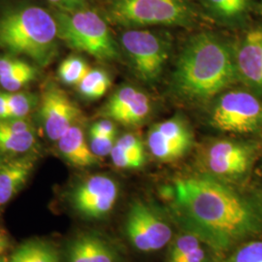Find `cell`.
I'll list each match as a JSON object with an SVG mask.
<instances>
[{
	"label": "cell",
	"mask_w": 262,
	"mask_h": 262,
	"mask_svg": "<svg viewBox=\"0 0 262 262\" xmlns=\"http://www.w3.org/2000/svg\"><path fill=\"white\" fill-rule=\"evenodd\" d=\"M175 200L187 229L216 251H227L262 232L257 205L217 179L178 180Z\"/></svg>",
	"instance_id": "6da1fadb"
},
{
	"label": "cell",
	"mask_w": 262,
	"mask_h": 262,
	"mask_svg": "<svg viewBox=\"0 0 262 262\" xmlns=\"http://www.w3.org/2000/svg\"><path fill=\"white\" fill-rule=\"evenodd\" d=\"M236 74L229 48L214 35L201 33L187 42L179 56L173 84L181 95L204 100L232 84Z\"/></svg>",
	"instance_id": "7a4b0ae2"
},
{
	"label": "cell",
	"mask_w": 262,
	"mask_h": 262,
	"mask_svg": "<svg viewBox=\"0 0 262 262\" xmlns=\"http://www.w3.org/2000/svg\"><path fill=\"white\" fill-rule=\"evenodd\" d=\"M57 25L47 10L27 5L0 14V50L48 66L57 55Z\"/></svg>",
	"instance_id": "3957f363"
},
{
	"label": "cell",
	"mask_w": 262,
	"mask_h": 262,
	"mask_svg": "<svg viewBox=\"0 0 262 262\" xmlns=\"http://www.w3.org/2000/svg\"><path fill=\"white\" fill-rule=\"evenodd\" d=\"M58 38L76 51L103 61L117 60L119 48L104 20L91 10L60 12L56 17Z\"/></svg>",
	"instance_id": "277c9868"
},
{
	"label": "cell",
	"mask_w": 262,
	"mask_h": 262,
	"mask_svg": "<svg viewBox=\"0 0 262 262\" xmlns=\"http://www.w3.org/2000/svg\"><path fill=\"white\" fill-rule=\"evenodd\" d=\"M109 14L122 26H187L191 12L184 0H113Z\"/></svg>",
	"instance_id": "5b68a950"
},
{
	"label": "cell",
	"mask_w": 262,
	"mask_h": 262,
	"mask_svg": "<svg viewBox=\"0 0 262 262\" xmlns=\"http://www.w3.org/2000/svg\"><path fill=\"white\" fill-rule=\"evenodd\" d=\"M124 231L132 247L142 253H155L166 247L173 229L162 215L143 201H135L127 212Z\"/></svg>",
	"instance_id": "8992f818"
},
{
	"label": "cell",
	"mask_w": 262,
	"mask_h": 262,
	"mask_svg": "<svg viewBox=\"0 0 262 262\" xmlns=\"http://www.w3.org/2000/svg\"><path fill=\"white\" fill-rule=\"evenodd\" d=\"M211 123L219 130L250 133L262 129V102L246 92H228L215 102Z\"/></svg>",
	"instance_id": "52a82bcc"
},
{
	"label": "cell",
	"mask_w": 262,
	"mask_h": 262,
	"mask_svg": "<svg viewBox=\"0 0 262 262\" xmlns=\"http://www.w3.org/2000/svg\"><path fill=\"white\" fill-rule=\"evenodd\" d=\"M121 44L139 79L156 82L168 59L166 42L148 30L131 29L122 33Z\"/></svg>",
	"instance_id": "ba28073f"
},
{
	"label": "cell",
	"mask_w": 262,
	"mask_h": 262,
	"mask_svg": "<svg viewBox=\"0 0 262 262\" xmlns=\"http://www.w3.org/2000/svg\"><path fill=\"white\" fill-rule=\"evenodd\" d=\"M255 150L251 145L231 140L211 143L203 152L202 163L207 172L216 179L236 180L252 168Z\"/></svg>",
	"instance_id": "9c48e42d"
},
{
	"label": "cell",
	"mask_w": 262,
	"mask_h": 262,
	"mask_svg": "<svg viewBox=\"0 0 262 262\" xmlns=\"http://www.w3.org/2000/svg\"><path fill=\"white\" fill-rule=\"evenodd\" d=\"M119 195L120 187L114 179L105 175H94L73 188L70 202L80 215L99 220L112 212Z\"/></svg>",
	"instance_id": "30bf717a"
},
{
	"label": "cell",
	"mask_w": 262,
	"mask_h": 262,
	"mask_svg": "<svg viewBox=\"0 0 262 262\" xmlns=\"http://www.w3.org/2000/svg\"><path fill=\"white\" fill-rule=\"evenodd\" d=\"M80 111L67 94L56 85H50L39 100V120L50 140L57 141L72 125Z\"/></svg>",
	"instance_id": "8fae6325"
},
{
	"label": "cell",
	"mask_w": 262,
	"mask_h": 262,
	"mask_svg": "<svg viewBox=\"0 0 262 262\" xmlns=\"http://www.w3.org/2000/svg\"><path fill=\"white\" fill-rule=\"evenodd\" d=\"M192 145V134L187 123L179 118L155 124L148 134L150 154L160 161L182 158Z\"/></svg>",
	"instance_id": "7c38bea8"
},
{
	"label": "cell",
	"mask_w": 262,
	"mask_h": 262,
	"mask_svg": "<svg viewBox=\"0 0 262 262\" xmlns=\"http://www.w3.org/2000/svg\"><path fill=\"white\" fill-rule=\"evenodd\" d=\"M150 111L148 95L131 85H124L110 97L103 115L126 125L140 123Z\"/></svg>",
	"instance_id": "4fadbf2b"
},
{
	"label": "cell",
	"mask_w": 262,
	"mask_h": 262,
	"mask_svg": "<svg viewBox=\"0 0 262 262\" xmlns=\"http://www.w3.org/2000/svg\"><path fill=\"white\" fill-rule=\"evenodd\" d=\"M234 60L237 74L249 85L262 91V28L246 34L236 50Z\"/></svg>",
	"instance_id": "5bb4252c"
},
{
	"label": "cell",
	"mask_w": 262,
	"mask_h": 262,
	"mask_svg": "<svg viewBox=\"0 0 262 262\" xmlns=\"http://www.w3.org/2000/svg\"><path fill=\"white\" fill-rule=\"evenodd\" d=\"M35 144L34 126L28 118L0 119V159L26 155Z\"/></svg>",
	"instance_id": "9a60e30c"
},
{
	"label": "cell",
	"mask_w": 262,
	"mask_h": 262,
	"mask_svg": "<svg viewBox=\"0 0 262 262\" xmlns=\"http://www.w3.org/2000/svg\"><path fill=\"white\" fill-rule=\"evenodd\" d=\"M36 158L26 154L0 159V206L7 204L27 184Z\"/></svg>",
	"instance_id": "2e32d148"
},
{
	"label": "cell",
	"mask_w": 262,
	"mask_h": 262,
	"mask_svg": "<svg viewBox=\"0 0 262 262\" xmlns=\"http://www.w3.org/2000/svg\"><path fill=\"white\" fill-rule=\"evenodd\" d=\"M67 262H120L114 246L94 233L79 235L67 248Z\"/></svg>",
	"instance_id": "e0dca14e"
},
{
	"label": "cell",
	"mask_w": 262,
	"mask_h": 262,
	"mask_svg": "<svg viewBox=\"0 0 262 262\" xmlns=\"http://www.w3.org/2000/svg\"><path fill=\"white\" fill-rule=\"evenodd\" d=\"M59 154L72 165L89 167L97 163L98 158L86 143L82 128L74 124L56 141Z\"/></svg>",
	"instance_id": "ac0fdd59"
},
{
	"label": "cell",
	"mask_w": 262,
	"mask_h": 262,
	"mask_svg": "<svg viewBox=\"0 0 262 262\" xmlns=\"http://www.w3.org/2000/svg\"><path fill=\"white\" fill-rule=\"evenodd\" d=\"M205 245L193 232L180 235L172 242L166 262H211Z\"/></svg>",
	"instance_id": "d6986e66"
},
{
	"label": "cell",
	"mask_w": 262,
	"mask_h": 262,
	"mask_svg": "<svg viewBox=\"0 0 262 262\" xmlns=\"http://www.w3.org/2000/svg\"><path fill=\"white\" fill-rule=\"evenodd\" d=\"M11 262H61L56 250L44 242L29 241L12 254Z\"/></svg>",
	"instance_id": "ffe728a7"
},
{
	"label": "cell",
	"mask_w": 262,
	"mask_h": 262,
	"mask_svg": "<svg viewBox=\"0 0 262 262\" xmlns=\"http://www.w3.org/2000/svg\"><path fill=\"white\" fill-rule=\"evenodd\" d=\"M111 85L108 74L100 69H91L78 84L79 92L89 99H97L107 93Z\"/></svg>",
	"instance_id": "44dd1931"
},
{
	"label": "cell",
	"mask_w": 262,
	"mask_h": 262,
	"mask_svg": "<svg viewBox=\"0 0 262 262\" xmlns=\"http://www.w3.org/2000/svg\"><path fill=\"white\" fill-rule=\"evenodd\" d=\"M90 70V66L82 57L70 56L60 63L57 73L62 83L78 85Z\"/></svg>",
	"instance_id": "7402d4cb"
},
{
	"label": "cell",
	"mask_w": 262,
	"mask_h": 262,
	"mask_svg": "<svg viewBox=\"0 0 262 262\" xmlns=\"http://www.w3.org/2000/svg\"><path fill=\"white\" fill-rule=\"evenodd\" d=\"M6 96L11 118H28L39 103L36 95L25 92H6Z\"/></svg>",
	"instance_id": "603a6c76"
},
{
	"label": "cell",
	"mask_w": 262,
	"mask_h": 262,
	"mask_svg": "<svg viewBox=\"0 0 262 262\" xmlns=\"http://www.w3.org/2000/svg\"><path fill=\"white\" fill-rule=\"evenodd\" d=\"M35 67L19 56L6 54L0 56V82L16 78Z\"/></svg>",
	"instance_id": "cb8c5ba5"
},
{
	"label": "cell",
	"mask_w": 262,
	"mask_h": 262,
	"mask_svg": "<svg viewBox=\"0 0 262 262\" xmlns=\"http://www.w3.org/2000/svg\"><path fill=\"white\" fill-rule=\"evenodd\" d=\"M206 2L219 16L226 19L241 16L248 7V0H206Z\"/></svg>",
	"instance_id": "d4e9b609"
},
{
	"label": "cell",
	"mask_w": 262,
	"mask_h": 262,
	"mask_svg": "<svg viewBox=\"0 0 262 262\" xmlns=\"http://www.w3.org/2000/svg\"><path fill=\"white\" fill-rule=\"evenodd\" d=\"M110 156L114 165L120 169L141 168L146 160L145 155L132 152L130 150L122 149L116 144Z\"/></svg>",
	"instance_id": "484cf974"
},
{
	"label": "cell",
	"mask_w": 262,
	"mask_h": 262,
	"mask_svg": "<svg viewBox=\"0 0 262 262\" xmlns=\"http://www.w3.org/2000/svg\"><path fill=\"white\" fill-rule=\"evenodd\" d=\"M225 262H262V240L244 243Z\"/></svg>",
	"instance_id": "4316f807"
},
{
	"label": "cell",
	"mask_w": 262,
	"mask_h": 262,
	"mask_svg": "<svg viewBox=\"0 0 262 262\" xmlns=\"http://www.w3.org/2000/svg\"><path fill=\"white\" fill-rule=\"evenodd\" d=\"M114 136L90 134V147L97 158L106 157L111 154L116 144Z\"/></svg>",
	"instance_id": "83f0119b"
},
{
	"label": "cell",
	"mask_w": 262,
	"mask_h": 262,
	"mask_svg": "<svg viewBox=\"0 0 262 262\" xmlns=\"http://www.w3.org/2000/svg\"><path fill=\"white\" fill-rule=\"evenodd\" d=\"M116 145L132 152L145 155V149L142 141L134 134H124L116 141Z\"/></svg>",
	"instance_id": "f1b7e54d"
},
{
	"label": "cell",
	"mask_w": 262,
	"mask_h": 262,
	"mask_svg": "<svg viewBox=\"0 0 262 262\" xmlns=\"http://www.w3.org/2000/svg\"><path fill=\"white\" fill-rule=\"evenodd\" d=\"M90 134L116 137V125L109 119L102 120L94 123V125L91 127Z\"/></svg>",
	"instance_id": "f546056e"
},
{
	"label": "cell",
	"mask_w": 262,
	"mask_h": 262,
	"mask_svg": "<svg viewBox=\"0 0 262 262\" xmlns=\"http://www.w3.org/2000/svg\"><path fill=\"white\" fill-rule=\"evenodd\" d=\"M48 1L64 11L76 9L84 2V0H48Z\"/></svg>",
	"instance_id": "4dcf8cb0"
},
{
	"label": "cell",
	"mask_w": 262,
	"mask_h": 262,
	"mask_svg": "<svg viewBox=\"0 0 262 262\" xmlns=\"http://www.w3.org/2000/svg\"><path fill=\"white\" fill-rule=\"evenodd\" d=\"M11 118L6 92H0V119Z\"/></svg>",
	"instance_id": "1f68e13d"
},
{
	"label": "cell",
	"mask_w": 262,
	"mask_h": 262,
	"mask_svg": "<svg viewBox=\"0 0 262 262\" xmlns=\"http://www.w3.org/2000/svg\"><path fill=\"white\" fill-rule=\"evenodd\" d=\"M10 242L8 236L3 231H0V255L9 248Z\"/></svg>",
	"instance_id": "d6a6232c"
},
{
	"label": "cell",
	"mask_w": 262,
	"mask_h": 262,
	"mask_svg": "<svg viewBox=\"0 0 262 262\" xmlns=\"http://www.w3.org/2000/svg\"><path fill=\"white\" fill-rule=\"evenodd\" d=\"M257 207L259 208V210H260L262 214V190L260 191V194H259V202L257 204Z\"/></svg>",
	"instance_id": "836d02e7"
},
{
	"label": "cell",
	"mask_w": 262,
	"mask_h": 262,
	"mask_svg": "<svg viewBox=\"0 0 262 262\" xmlns=\"http://www.w3.org/2000/svg\"><path fill=\"white\" fill-rule=\"evenodd\" d=\"M0 262H11V261H10V259H8V258H6V257H3V256H1V255H0Z\"/></svg>",
	"instance_id": "e575fe53"
}]
</instances>
